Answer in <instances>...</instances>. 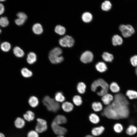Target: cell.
I'll return each mask as SVG.
<instances>
[{
  "instance_id": "obj_1",
  "label": "cell",
  "mask_w": 137,
  "mask_h": 137,
  "mask_svg": "<svg viewBox=\"0 0 137 137\" xmlns=\"http://www.w3.org/2000/svg\"><path fill=\"white\" fill-rule=\"evenodd\" d=\"M129 102L125 96L122 93L115 95L111 104L120 118H126L129 113Z\"/></svg>"
},
{
  "instance_id": "obj_43",
  "label": "cell",
  "mask_w": 137,
  "mask_h": 137,
  "mask_svg": "<svg viewBox=\"0 0 137 137\" xmlns=\"http://www.w3.org/2000/svg\"><path fill=\"white\" fill-rule=\"evenodd\" d=\"M26 21L22 19L18 18L15 20V24L18 26H21L23 25Z\"/></svg>"
},
{
  "instance_id": "obj_20",
  "label": "cell",
  "mask_w": 137,
  "mask_h": 137,
  "mask_svg": "<svg viewBox=\"0 0 137 137\" xmlns=\"http://www.w3.org/2000/svg\"><path fill=\"white\" fill-rule=\"evenodd\" d=\"M112 41L113 45L115 46L117 45H121L123 43V40L120 36L118 35H116L113 37Z\"/></svg>"
},
{
  "instance_id": "obj_41",
  "label": "cell",
  "mask_w": 137,
  "mask_h": 137,
  "mask_svg": "<svg viewBox=\"0 0 137 137\" xmlns=\"http://www.w3.org/2000/svg\"><path fill=\"white\" fill-rule=\"evenodd\" d=\"M130 61L131 65L134 67L137 66V55H135L130 58Z\"/></svg>"
},
{
  "instance_id": "obj_14",
  "label": "cell",
  "mask_w": 137,
  "mask_h": 137,
  "mask_svg": "<svg viewBox=\"0 0 137 137\" xmlns=\"http://www.w3.org/2000/svg\"><path fill=\"white\" fill-rule=\"evenodd\" d=\"M26 124L25 121L21 117H17L14 122L15 127L18 129H22L25 126Z\"/></svg>"
},
{
  "instance_id": "obj_13",
  "label": "cell",
  "mask_w": 137,
  "mask_h": 137,
  "mask_svg": "<svg viewBox=\"0 0 137 137\" xmlns=\"http://www.w3.org/2000/svg\"><path fill=\"white\" fill-rule=\"evenodd\" d=\"M61 108L64 112L68 113L72 111L73 108V106L71 102L65 101L62 103L61 105Z\"/></svg>"
},
{
  "instance_id": "obj_36",
  "label": "cell",
  "mask_w": 137,
  "mask_h": 137,
  "mask_svg": "<svg viewBox=\"0 0 137 137\" xmlns=\"http://www.w3.org/2000/svg\"><path fill=\"white\" fill-rule=\"evenodd\" d=\"M89 118L90 121L94 124L98 123L99 121V117L95 113H92L90 114Z\"/></svg>"
},
{
  "instance_id": "obj_40",
  "label": "cell",
  "mask_w": 137,
  "mask_h": 137,
  "mask_svg": "<svg viewBox=\"0 0 137 137\" xmlns=\"http://www.w3.org/2000/svg\"><path fill=\"white\" fill-rule=\"evenodd\" d=\"M27 137H39V133L35 130H32L28 133Z\"/></svg>"
},
{
  "instance_id": "obj_3",
  "label": "cell",
  "mask_w": 137,
  "mask_h": 137,
  "mask_svg": "<svg viewBox=\"0 0 137 137\" xmlns=\"http://www.w3.org/2000/svg\"><path fill=\"white\" fill-rule=\"evenodd\" d=\"M41 101L48 111L56 113L57 114V112L61 108L59 103L48 96H45Z\"/></svg>"
},
{
  "instance_id": "obj_50",
  "label": "cell",
  "mask_w": 137,
  "mask_h": 137,
  "mask_svg": "<svg viewBox=\"0 0 137 137\" xmlns=\"http://www.w3.org/2000/svg\"><path fill=\"white\" fill-rule=\"evenodd\" d=\"M2 32V30L1 29V28H0V34H1Z\"/></svg>"
},
{
  "instance_id": "obj_29",
  "label": "cell",
  "mask_w": 137,
  "mask_h": 137,
  "mask_svg": "<svg viewBox=\"0 0 137 137\" xmlns=\"http://www.w3.org/2000/svg\"><path fill=\"white\" fill-rule=\"evenodd\" d=\"M82 20L85 22H90L92 20V16L89 12H85L83 13L82 16Z\"/></svg>"
},
{
  "instance_id": "obj_19",
  "label": "cell",
  "mask_w": 137,
  "mask_h": 137,
  "mask_svg": "<svg viewBox=\"0 0 137 137\" xmlns=\"http://www.w3.org/2000/svg\"><path fill=\"white\" fill-rule=\"evenodd\" d=\"M32 30L35 34L40 35L43 31L42 26L39 23H37L34 24L32 27Z\"/></svg>"
},
{
  "instance_id": "obj_21",
  "label": "cell",
  "mask_w": 137,
  "mask_h": 137,
  "mask_svg": "<svg viewBox=\"0 0 137 137\" xmlns=\"http://www.w3.org/2000/svg\"><path fill=\"white\" fill-rule=\"evenodd\" d=\"M14 54L16 56L19 58L23 57L24 55L23 51L19 47L16 46L13 49Z\"/></svg>"
},
{
  "instance_id": "obj_35",
  "label": "cell",
  "mask_w": 137,
  "mask_h": 137,
  "mask_svg": "<svg viewBox=\"0 0 137 137\" xmlns=\"http://www.w3.org/2000/svg\"><path fill=\"white\" fill-rule=\"evenodd\" d=\"M92 107L93 110L96 112L101 111L102 108L101 104L99 102H94L92 104Z\"/></svg>"
},
{
  "instance_id": "obj_48",
  "label": "cell",
  "mask_w": 137,
  "mask_h": 137,
  "mask_svg": "<svg viewBox=\"0 0 137 137\" xmlns=\"http://www.w3.org/2000/svg\"><path fill=\"white\" fill-rule=\"evenodd\" d=\"M135 73L137 76V67H136L135 69Z\"/></svg>"
},
{
  "instance_id": "obj_51",
  "label": "cell",
  "mask_w": 137,
  "mask_h": 137,
  "mask_svg": "<svg viewBox=\"0 0 137 137\" xmlns=\"http://www.w3.org/2000/svg\"></svg>"
},
{
  "instance_id": "obj_6",
  "label": "cell",
  "mask_w": 137,
  "mask_h": 137,
  "mask_svg": "<svg viewBox=\"0 0 137 137\" xmlns=\"http://www.w3.org/2000/svg\"><path fill=\"white\" fill-rule=\"evenodd\" d=\"M36 120L37 122L35 130L39 134L46 131L48 128L46 121L44 119L40 118H37Z\"/></svg>"
},
{
  "instance_id": "obj_11",
  "label": "cell",
  "mask_w": 137,
  "mask_h": 137,
  "mask_svg": "<svg viewBox=\"0 0 137 137\" xmlns=\"http://www.w3.org/2000/svg\"><path fill=\"white\" fill-rule=\"evenodd\" d=\"M23 118L25 121L30 122L33 121L35 118V115L32 111L28 110L23 115Z\"/></svg>"
},
{
  "instance_id": "obj_32",
  "label": "cell",
  "mask_w": 137,
  "mask_h": 137,
  "mask_svg": "<svg viewBox=\"0 0 137 137\" xmlns=\"http://www.w3.org/2000/svg\"><path fill=\"white\" fill-rule=\"evenodd\" d=\"M109 88L111 91L114 93H118L120 90L119 86L117 83L115 82H113L111 83Z\"/></svg>"
},
{
  "instance_id": "obj_45",
  "label": "cell",
  "mask_w": 137,
  "mask_h": 137,
  "mask_svg": "<svg viewBox=\"0 0 137 137\" xmlns=\"http://www.w3.org/2000/svg\"><path fill=\"white\" fill-rule=\"evenodd\" d=\"M0 137H5L3 133L0 132Z\"/></svg>"
},
{
  "instance_id": "obj_46",
  "label": "cell",
  "mask_w": 137,
  "mask_h": 137,
  "mask_svg": "<svg viewBox=\"0 0 137 137\" xmlns=\"http://www.w3.org/2000/svg\"><path fill=\"white\" fill-rule=\"evenodd\" d=\"M85 137H94L91 135H86Z\"/></svg>"
},
{
  "instance_id": "obj_8",
  "label": "cell",
  "mask_w": 137,
  "mask_h": 137,
  "mask_svg": "<svg viewBox=\"0 0 137 137\" xmlns=\"http://www.w3.org/2000/svg\"><path fill=\"white\" fill-rule=\"evenodd\" d=\"M59 43L60 45L63 47H70L74 45V40L72 37L66 35L60 39Z\"/></svg>"
},
{
  "instance_id": "obj_42",
  "label": "cell",
  "mask_w": 137,
  "mask_h": 137,
  "mask_svg": "<svg viewBox=\"0 0 137 137\" xmlns=\"http://www.w3.org/2000/svg\"><path fill=\"white\" fill-rule=\"evenodd\" d=\"M16 16L18 18L23 19L26 21L27 18V15L23 12H20L17 13Z\"/></svg>"
},
{
  "instance_id": "obj_16",
  "label": "cell",
  "mask_w": 137,
  "mask_h": 137,
  "mask_svg": "<svg viewBox=\"0 0 137 137\" xmlns=\"http://www.w3.org/2000/svg\"><path fill=\"white\" fill-rule=\"evenodd\" d=\"M114 98L113 96L110 94L107 93L101 98V100L104 104L106 105H110V103L113 101Z\"/></svg>"
},
{
  "instance_id": "obj_24",
  "label": "cell",
  "mask_w": 137,
  "mask_h": 137,
  "mask_svg": "<svg viewBox=\"0 0 137 137\" xmlns=\"http://www.w3.org/2000/svg\"><path fill=\"white\" fill-rule=\"evenodd\" d=\"M62 53V49L59 47H56L50 52L48 55H50L55 56H59Z\"/></svg>"
},
{
  "instance_id": "obj_38",
  "label": "cell",
  "mask_w": 137,
  "mask_h": 137,
  "mask_svg": "<svg viewBox=\"0 0 137 137\" xmlns=\"http://www.w3.org/2000/svg\"><path fill=\"white\" fill-rule=\"evenodd\" d=\"M73 101L74 104L77 106L81 105L82 103L81 97L79 95H75L73 98Z\"/></svg>"
},
{
  "instance_id": "obj_10",
  "label": "cell",
  "mask_w": 137,
  "mask_h": 137,
  "mask_svg": "<svg viewBox=\"0 0 137 137\" xmlns=\"http://www.w3.org/2000/svg\"><path fill=\"white\" fill-rule=\"evenodd\" d=\"M53 121L58 124L62 125L66 124L67 121L66 117L64 115L61 114H58L54 118Z\"/></svg>"
},
{
  "instance_id": "obj_9",
  "label": "cell",
  "mask_w": 137,
  "mask_h": 137,
  "mask_svg": "<svg viewBox=\"0 0 137 137\" xmlns=\"http://www.w3.org/2000/svg\"><path fill=\"white\" fill-rule=\"evenodd\" d=\"M93 57V56L92 53L90 51H87L81 55L80 57V60L82 62L87 63L91 62Z\"/></svg>"
},
{
  "instance_id": "obj_30",
  "label": "cell",
  "mask_w": 137,
  "mask_h": 137,
  "mask_svg": "<svg viewBox=\"0 0 137 137\" xmlns=\"http://www.w3.org/2000/svg\"><path fill=\"white\" fill-rule=\"evenodd\" d=\"M129 99H133L137 98V92L132 90H127L126 94Z\"/></svg>"
},
{
  "instance_id": "obj_12",
  "label": "cell",
  "mask_w": 137,
  "mask_h": 137,
  "mask_svg": "<svg viewBox=\"0 0 137 137\" xmlns=\"http://www.w3.org/2000/svg\"><path fill=\"white\" fill-rule=\"evenodd\" d=\"M28 102L30 107L35 108L38 106L39 101L37 97L35 96H32L28 99Z\"/></svg>"
},
{
  "instance_id": "obj_18",
  "label": "cell",
  "mask_w": 137,
  "mask_h": 137,
  "mask_svg": "<svg viewBox=\"0 0 137 137\" xmlns=\"http://www.w3.org/2000/svg\"><path fill=\"white\" fill-rule=\"evenodd\" d=\"M95 67L98 71L101 73L105 72L107 69L106 64L102 62L97 63L95 65Z\"/></svg>"
},
{
  "instance_id": "obj_17",
  "label": "cell",
  "mask_w": 137,
  "mask_h": 137,
  "mask_svg": "<svg viewBox=\"0 0 137 137\" xmlns=\"http://www.w3.org/2000/svg\"><path fill=\"white\" fill-rule=\"evenodd\" d=\"M37 59V56L34 52H30L28 54L26 60L28 64H33L36 61Z\"/></svg>"
},
{
  "instance_id": "obj_33",
  "label": "cell",
  "mask_w": 137,
  "mask_h": 137,
  "mask_svg": "<svg viewBox=\"0 0 137 137\" xmlns=\"http://www.w3.org/2000/svg\"><path fill=\"white\" fill-rule=\"evenodd\" d=\"M77 90L79 93L81 94L84 93L86 88V85L83 82H79L77 85Z\"/></svg>"
},
{
  "instance_id": "obj_34",
  "label": "cell",
  "mask_w": 137,
  "mask_h": 137,
  "mask_svg": "<svg viewBox=\"0 0 137 137\" xmlns=\"http://www.w3.org/2000/svg\"><path fill=\"white\" fill-rule=\"evenodd\" d=\"M55 31L56 32L61 35H63L65 33L66 30L65 28L63 26L58 25L55 27Z\"/></svg>"
},
{
  "instance_id": "obj_28",
  "label": "cell",
  "mask_w": 137,
  "mask_h": 137,
  "mask_svg": "<svg viewBox=\"0 0 137 137\" xmlns=\"http://www.w3.org/2000/svg\"><path fill=\"white\" fill-rule=\"evenodd\" d=\"M21 73L22 76L25 78H29L32 75L31 71L26 67L22 68L21 71Z\"/></svg>"
},
{
  "instance_id": "obj_37",
  "label": "cell",
  "mask_w": 137,
  "mask_h": 137,
  "mask_svg": "<svg viewBox=\"0 0 137 137\" xmlns=\"http://www.w3.org/2000/svg\"><path fill=\"white\" fill-rule=\"evenodd\" d=\"M111 3L109 1H106L102 4L101 8L103 10L108 11L111 9Z\"/></svg>"
},
{
  "instance_id": "obj_47",
  "label": "cell",
  "mask_w": 137,
  "mask_h": 137,
  "mask_svg": "<svg viewBox=\"0 0 137 137\" xmlns=\"http://www.w3.org/2000/svg\"><path fill=\"white\" fill-rule=\"evenodd\" d=\"M56 137H65L64 135H57Z\"/></svg>"
},
{
  "instance_id": "obj_25",
  "label": "cell",
  "mask_w": 137,
  "mask_h": 137,
  "mask_svg": "<svg viewBox=\"0 0 137 137\" xmlns=\"http://www.w3.org/2000/svg\"><path fill=\"white\" fill-rule=\"evenodd\" d=\"M54 99L57 102L60 103L64 102L65 98L63 93L61 92H59L55 94Z\"/></svg>"
},
{
  "instance_id": "obj_23",
  "label": "cell",
  "mask_w": 137,
  "mask_h": 137,
  "mask_svg": "<svg viewBox=\"0 0 137 137\" xmlns=\"http://www.w3.org/2000/svg\"><path fill=\"white\" fill-rule=\"evenodd\" d=\"M0 47L3 51L6 52H9L11 48V45L8 42L4 41L1 43Z\"/></svg>"
},
{
  "instance_id": "obj_49",
  "label": "cell",
  "mask_w": 137,
  "mask_h": 137,
  "mask_svg": "<svg viewBox=\"0 0 137 137\" xmlns=\"http://www.w3.org/2000/svg\"><path fill=\"white\" fill-rule=\"evenodd\" d=\"M6 1L5 0H0V3H1V2H4Z\"/></svg>"
},
{
  "instance_id": "obj_2",
  "label": "cell",
  "mask_w": 137,
  "mask_h": 137,
  "mask_svg": "<svg viewBox=\"0 0 137 137\" xmlns=\"http://www.w3.org/2000/svg\"><path fill=\"white\" fill-rule=\"evenodd\" d=\"M109 88V85L108 84L101 78L94 81L91 87V90L94 92H96L97 94L100 96H102L107 93Z\"/></svg>"
},
{
  "instance_id": "obj_26",
  "label": "cell",
  "mask_w": 137,
  "mask_h": 137,
  "mask_svg": "<svg viewBox=\"0 0 137 137\" xmlns=\"http://www.w3.org/2000/svg\"><path fill=\"white\" fill-rule=\"evenodd\" d=\"M103 59L106 62H111L113 59V55L107 52H104L102 55Z\"/></svg>"
},
{
  "instance_id": "obj_39",
  "label": "cell",
  "mask_w": 137,
  "mask_h": 137,
  "mask_svg": "<svg viewBox=\"0 0 137 137\" xmlns=\"http://www.w3.org/2000/svg\"><path fill=\"white\" fill-rule=\"evenodd\" d=\"M114 131L117 133L121 132L123 130V127L122 125L119 123L115 124L114 126Z\"/></svg>"
},
{
  "instance_id": "obj_31",
  "label": "cell",
  "mask_w": 137,
  "mask_h": 137,
  "mask_svg": "<svg viewBox=\"0 0 137 137\" xmlns=\"http://www.w3.org/2000/svg\"><path fill=\"white\" fill-rule=\"evenodd\" d=\"M9 21L8 18L5 16L0 18V26L3 28L7 27L9 25Z\"/></svg>"
},
{
  "instance_id": "obj_4",
  "label": "cell",
  "mask_w": 137,
  "mask_h": 137,
  "mask_svg": "<svg viewBox=\"0 0 137 137\" xmlns=\"http://www.w3.org/2000/svg\"><path fill=\"white\" fill-rule=\"evenodd\" d=\"M103 113L104 115L110 119H118L120 118L111 104L107 105L105 108Z\"/></svg>"
},
{
  "instance_id": "obj_27",
  "label": "cell",
  "mask_w": 137,
  "mask_h": 137,
  "mask_svg": "<svg viewBox=\"0 0 137 137\" xmlns=\"http://www.w3.org/2000/svg\"><path fill=\"white\" fill-rule=\"evenodd\" d=\"M137 131V128L135 126L130 125L127 128L126 132L128 135H131L135 134Z\"/></svg>"
},
{
  "instance_id": "obj_22",
  "label": "cell",
  "mask_w": 137,
  "mask_h": 137,
  "mask_svg": "<svg viewBox=\"0 0 137 137\" xmlns=\"http://www.w3.org/2000/svg\"><path fill=\"white\" fill-rule=\"evenodd\" d=\"M104 130V127L102 126L95 127L92 129L91 132L93 135L97 136L101 134Z\"/></svg>"
},
{
  "instance_id": "obj_44",
  "label": "cell",
  "mask_w": 137,
  "mask_h": 137,
  "mask_svg": "<svg viewBox=\"0 0 137 137\" xmlns=\"http://www.w3.org/2000/svg\"><path fill=\"white\" fill-rule=\"evenodd\" d=\"M5 8L4 5L2 3H0V15H2L4 12Z\"/></svg>"
},
{
  "instance_id": "obj_15",
  "label": "cell",
  "mask_w": 137,
  "mask_h": 137,
  "mask_svg": "<svg viewBox=\"0 0 137 137\" xmlns=\"http://www.w3.org/2000/svg\"><path fill=\"white\" fill-rule=\"evenodd\" d=\"M48 58L50 62L53 64H56L61 63L64 60V58L62 56H55L48 55Z\"/></svg>"
},
{
  "instance_id": "obj_7",
  "label": "cell",
  "mask_w": 137,
  "mask_h": 137,
  "mask_svg": "<svg viewBox=\"0 0 137 137\" xmlns=\"http://www.w3.org/2000/svg\"><path fill=\"white\" fill-rule=\"evenodd\" d=\"M123 36L127 38L131 36L134 33V30L133 27L130 25H121L119 27Z\"/></svg>"
},
{
  "instance_id": "obj_5",
  "label": "cell",
  "mask_w": 137,
  "mask_h": 137,
  "mask_svg": "<svg viewBox=\"0 0 137 137\" xmlns=\"http://www.w3.org/2000/svg\"><path fill=\"white\" fill-rule=\"evenodd\" d=\"M51 127L53 132L57 135L64 136L67 133L66 128L58 124L53 121L51 123Z\"/></svg>"
}]
</instances>
